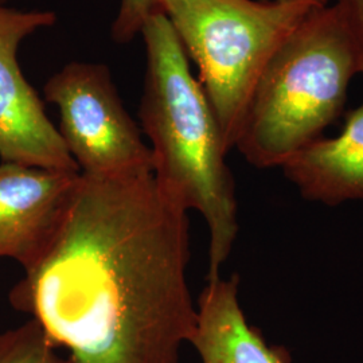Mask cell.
<instances>
[{
	"instance_id": "6da1fadb",
	"label": "cell",
	"mask_w": 363,
	"mask_h": 363,
	"mask_svg": "<svg viewBox=\"0 0 363 363\" xmlns=\"http://www.w3.org/2000/svg\"><path fill=\"white\" fill-rule=\"evenodd\" d=\"M187 210L151 171L82 175L50 250L10 292L67 363H178L196 327Z\"/></svg>"
},
{
	"instance_id": "7a4b0ae2",
	"label": "cell",
	"mask_w": 363,
	"mask_h": 363,
	"mask_svg": "<svg viewBox=\"0 0 363 363\" xmlns=\"http://www.w3.org/2000/svg\"><path fill=\"white\" fill-rule=\"evenodd\" d=\"M145 73L140 123L162 193L208 223V280L220 277L238 233L237 199L220 127L167 18L151 15L140 33Z\"/></svg>"
},
{
	"instance_id": "3957f363",
	"label": "cell",
	"mask_w": 363,
	"mask_h": 363,
	"mask_svg": "<svg viewBox=\"0 0 363 363\" xmlns=\"http://www.w3.org/2000/svg\"><path fill=\"white\" fill-rule=\"evenodd\" d=\"M357 74L358 50L343 10L335 1L315 9L261 73L234 148L255 167H283L335 121Z\"/></svg>"
},
{
	"instance_id": "277c9868",
	"label": "cell",
	"mask_w": 363,
	"mask_h": 363,
	"mask_svg": "<svg viewBox=\"0 0 363 363\" xmlns=\"http://www.w3.org/2000/svg\"><path fill=\"white\" fill-rule=\"evenodd\" d=\"M198 67L229 152L261 73L291 33L318 7L310 1L156 0Z\"/></svg>"
},
{
	"instance_id": "5b68a950",
	"label": "cell",
	"mask_w": 363,
	"mask_h": 363,
	"mask_svg": "<svg viewBox=\"0 0 363 363\" xmlns=\"http://www.w3.org/2000/svg\"><path fill=\"white\" fill-rule=\"evenodd\" d=\"M43 96L58 109L60 135L82 175L152 172L151 150L105 64H66L48 79Z\"/></svg>"
},
{
	"instance_id": "8992f818",
	"label": "cell",
	"mask_w": 363,
	"mask_h": 363,
	"mask_svg": "<svg viewBox=\"0 0 363 363\" xmlns=\"http://www.w3.org/2000/svg\"><path fill=\"white\" fill-rule=\"evenodd\" d=\"M55 23L57 15L50 10L26 11L0 4V160L79 172L18 61L21 43Z\"/></svg>"
},
{
	"instance_id": "52a82bcc",
	"label": "cell",
	"mask_w": 363,
	"mask_h": 363,
	"mask_svg": "<svg viewBox=\"0 0 363 363\" xmlns=\"http://www.w3.org/2000/svg\"><path fill=\"white\" fill-rule=\"evenodd\" d=\"M81 172L0 163V259L25 272L38 265L62 229Z\"/></svg>"
},
{
	"instance_id": "ba28073f",
	"label": "cell",
	"mask_w": 363,
	"mask_h": 363,
	"mask_svg": "<svg viewBox=\"0 0 363 363\" xmlns=\"http://www.w3.org/2000/svg\"><path fill=\"white\" fill-rule=\"evenodd\" d=\"M238 276L208 280L196 306L191 345L201 363H292L281 346H271L249 325L238 300Z\"/></svg>"
},
{
	"instance_id": "9c48e42d",
	"label": "cell",
	"mask_w": 363,
	"mask_h": 363,
	"mask_svg": "<svg viewBox=\"0 0 363 363\" xmlns=\"http://www.w3.org/2000/svg\"><path fill=\"white\" fill-rule=\"evenodd\" d=\"M306 199L337 206L363 201V103L349 113L335 138H319L283 164Z\"/></svg>"
},
{
	"instance_id": "30bf717a",
	"label": "cell",
	"mask_w": 363,
	"mask_h": 363,
	"mask_svg": "<svg viewBox=\"0 0 363 363\" xmlns=\"http://www.w3.org/2000/svg\"><path fill=\"white\" fill-rule=\"evenodd\" d=\"M0 363H67L33 319L0 333Z\"/></svg>"
},
{
	"instance_id": "8fae6325",
	"label": "cell",
	"mask_w": 363,
	"mask_h": 363,
	"mask_svg": "<svg viewBox=\"0 0 363 363\" xmlns=\"http://www.w3.org/2000/svg\"><path fill=\"white\" fill-rule=\"evenodd\" d=\"M157 13L156 0H120L111 27V37L117 45H127L140 35L147 19Z\"/></svg>"
},
{
	"instance_id": "7c38bea8",
	"label": "cell",
	"mask_w": 363,
	"mask_h": 363,
	"mask_svg": "<svg viewBox=\"0 0 363 363\" xmlns=\"http://www.w3.org/2000/svg\"><path fill=\"white\" fill-rule=\"evenodd\" d=\"M343 10L355 39L359 74H363V0H334Z\"/></svg>"
},
{
	"instance_id": "4fadbf2b",
	"label": "cell",
	"mask_w": 363,
	"mask_h": 363,
	"mask_svg": "<svg viewBox=\"0 0 363 363\" xmlns=\"http://www.w3.org/2000/svg\"><path fill=\"white\" fill-rule=\"evenodd\" d=\"M277 1H310L316 6H325L330 3V0H277Z\"/></svg>"
},
{
	"instance_id": "5bb4252c",
	"label": "cell",
	"mask_w": 363,
	"mask_h": 363,
	"mask_svg": "<svg viewBox=\"0 0 363 363\" xmlns=\"http://www.w3.org/2000/svg\"><path fill=\"white\" fill-rule=\"evenodd\" d=\"M9 0H0V4H6Z\"/></svg>"
}]
</instances>
